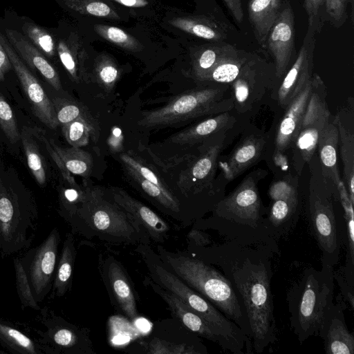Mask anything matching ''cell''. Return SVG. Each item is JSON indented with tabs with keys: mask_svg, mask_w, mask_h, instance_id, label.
Masks as SVG:
<instances>
[{
	"mask_svg": "<svg viewBox=\"0 0 354 354\" xmlns=\"http://www.w3.org/2000/svg\"><path fill=\"white\" fill-rule=\"evenodd\" d=\"M157 250L162 261L173 273L234 322L252 341L245 310L219 269L186 252L169 251L160 245Z\"/></svg>",
	"mask_w": 354,
	"mask_h": 354,
	"instance_id": "cell-4",
	"label": "cell"
},
{
	"mask_svg": "<svg viewBox=\"0 0 354 354\" xmlns=\"http://www.w3.org/2000/svg\"><path fill=\"white\" fill-rule=\"evenodd\" d=\"M12 68L10 60L0 41V81H3L6 74Z\"/></svg>",
	"mask_w": 354,
	"mask_h": 354,
	"instance_id": "cell-51",
	"label": "cell"
},
{
	"mask_svg": "<svg viewBox=\"0 0 354 354\" xmlns=\"http://www.w3.org/2000/svg\"><path fill=\"white\" fill-rule=\"evenodd\" d=\"M338 129L335 116L332 115L320 135L317 150L319 153L320 171L323 179L337 192L342 182L338 167Z\"/></svg>",
	"mask_w": 354,
	"mask_h": 354,
	"instance_id": "cell-26",
	"label": "cell"
},
{
	"mask_svg": "<svg viewBox=\"0 0 354 354\" xmlns=\"http://www.w3.org/2000/svg\"><path fill=\"white\" fill-rule=\"evenodd\" d=\"M59 241V232L54 227L39 245L20 257L35 299L39 304L52 290Z\"/></svg>",
	"mask_w": 354,
	"mask_h": 354,
	"instance_id": "cell-12",
	"label": "cell"
},
{
	"mask_svg": "<svg viewBox=\"0 0 354 354\" xmlns=\"http://www.w3.org/2000/svg\"><path fill=\"white\" fill-rule=\"evenodd\" d=\"M8 41L19 57L31 68L37 71L55 90L62 88L57 72L44 55L27 37L18 31L6 29Z\"/></svg>",
	"mask_w": 354,
	"mask_h": 354,
	"instance_id": "cell-27",
	"label": "cell"
},
{
	"mask_svg": "<svg viewBox=\"0 0 354 354\" xmlns=\"http://www.w3.org/2000/svg\"><path fill=\"white\" fill-rule=\"evenodd\" d=\"M263 174L255 170L246 176L227 196L214 206L213 215L203 228L216 230L224 241L265 250L279 254L278 242L266 225V207L257 183Z\"/></svg>",
	"mask_w": 354,
	"mask_h": 354,
	"instance_id": "cell-2",
	"label": "cell"
},
{
	"mask_svg": "<svg viewBox=\"0 0 354 354\" xmlns=\"http://www.w3.org/2000/svg\"><path fill=\"white\" fill-rule=\"evenodd\" d=\"M235 122V118L229 111L221 113L173 135L170 140L179 145H194L225 132Z\"/></svg>",
	"mask_w": 354,
	"mask_h": 354,
	"instance_id": "cell-28",
	"label": "cell"
},
{
	"mask_svg": "<svg viewBox=\"0 0 354 354\" xmlns=\"http://www.w3.org/2000/svg\"><path fill=\"white\" fill-rule=\"evenodd\" d=\"M0 128L12 143L18 142L21 135L11 106L0 93Z\"/></svg>",
	"mask_w": 354,
	"mask_h": 354,
	"instance_id": "cell-43",
	"label": "cell"
},
{
	"mask_svg": "<svg viewBox=\"0 0 354 354\" xmlns=\"http://www.w3.org/2000/svg\"><path fill=\"white\" fill-rule=\"evenodd\" d=\"M312 86L311 78L298 95L284 109V114L277 125L273 152L277 166L287 164L285 154L290 153L311 93Z\"/></svg>",
	"mask_w": 354,
	"mask_h": 354,
	"instance_id": "cell-18",
	"label": "cell"
},
{
	"mask_svg": "<svg viewBox=\"0 0 354 354\" xmlns=\"http://www.w3.org/2000/svg\"><path fill=\"white\" fill-rule=\"evenodd\" d=\"M40 322L45 330H36L44 354H95L89 330L76 326L47 308H41Z\"/></svg>",
	"mask_w": 354,
	"mask_h": 354,
	"instance_id": "cell-11",
	"label": "cell"
},
{
	"mask_svg": "<svg viewBox=\"0 0 354 354\" xmlns=\"http://www.w3.org/2000/svg\"><path fill=\"white\" fill-rule=\"evenodd\" d=\"M5 352L0 348V353H4Z\"/></svg>",
	"mask_w": 354,
	"mask_h": 354,
	"instance_id": "cell-54",
	"label": "cell"
},
{
	"mask_svg": "<svg viewBox=\"0 0 354 354\" xmlns=\"http://www.w3.org/2000/svg\"><path fill=\"white\" fill-rule=\"evenodd\" d=\"M234 48L230 45L205 48L194 61V72L196 79L201 81L204 77Z\"/></svg>",
	"mask_w": 354,
	"mask_h": 354,
	"instance_id": "cell-36",
	"label": "cell"
},
{
	"mask_svg": "<svg viewBox=\"0 0 354 354\" xmlns=\"http://www.w3.org/2000/svg\"><path fill=\"white\" fill-rule=\"evenodd\" d=\"M235 20L241 23L243 19V10L241 0H223Z\"/></svg>",
	"mask_w": 354,
	"mask_h": 354,
	"instance_id": "cell-50",
	"label": "cell"
},
{
	"mask_svg": "<svg viewBox=\"0 0 354 354\" xmlns=\"http://www.w3.org/2000/svg\"><path fill=\"white\" fill-rule=\"evenodd\" d=\"M50 142L71 174L84 177L90 175L93 165L90 153L79 147L64 148Z\"/></svg>",
	"mask_w": 354,
	"mask_h": 354,
	"instance_id": "cell-33",
	"label": "cell"
},
{
	"mask_svg": "<svg viewBox=\"0 0 354 354\" xmlns=\"http://www.w3.org/2000/svg\"><path fill=\"white\" fill-rule=\"evenodd\" d=\"M268 36L276 77L279 79L286 74L295 50V17L289 2L280 10Z\"/></svg>",
	"mask_w": 354,
	"mask_h": 354,
	"instance_id": "cell-20",
	"label": "cell"
},
{
	"mask_svg": "<svg viewBox=\"0 0 354 354\" xmlns=\"http://www.w3.org/2000/svg\"><path fill=\"white\" fill-rule=\"evenodd\" d=\"M351 1H353V0H351Z\"/></svg>",
	"mask_w": 354,
	"mask_h": 354,
	"instance_id": "cell-55",
	"label": "cell"
},
{
	"mask_svg": "<svg viewBox=\"0 0 354 354\" xmlns=\"http://www.w3.org/2000/svg\"><path fill=\"white\" fill-rule=\"evenodd\" d=\"M37 227L33 207L21 205L17 196L0 192V254L8 257L28 249Z\"/></svg>",
	"mask_w": 354,
	"mask_h": 354,
	"instance_id": "cell-10",
	"label": "cell"
},
{
	"mask_svg": "<svg viewBox=\"0 0 354 354\" xmlns=\"http://www.w3.org/2000/svg\"><path fill=\"white\" fill-rule=\"evenodd\" d=\"M96 32L106 40L123 48L136 51L141 48L140 44L122 29L110 26L95 25Z\"/></svg>",
	"mask_w": 354,
	"mask_h": 354,
	"instance_id": "cell-42",
	"label": "cell"
},
{
	"mask_svg": "<svg viewBox=\"0 0 354 354\" xmlns=\"http://www.w3.org/2000/svg\"><path fill=\"white\" fill-rule=\"evenodd\" d=\"M335 116L339 133V147L343 162V183L351 203H354V106L353 99Z\"/></svg>",
	"mask_w": 354,
	"mask_h": 354,
	"instance_id": "cell-23",
	"label": "cell"
},
{
	"mask_svg": "<svg viewBox=\"0 0 354 354\" xmlns=\"http://www.w3.org/2000/svg\"><path fill=\"white\" fill-rule=\"evenodd\" d=\"M281 7V0H250L248 6L249 18L259 44L267 39L276 21Z\"/></svg>",
	"mask_w": 354,
	"mask_h": 354,
	"instance_id": "cell-30",
	"label": "cell"
},
{
	"mask_svg": "<svg viewBox=\"0 0 354 354\" xmlns=\"http://www.w3.org/2000/svg\"><path fill=\"white\" fill-rule=\"evenodd\" d=\"M111 198L142 226L151 241L162 243L169 238V226L149 207L121 188L111 189Z\"/></svg>",
	"mask_w": 354,
	"mask_h": 354,
	"instance_id": "cell-22",
	"label": "cell"
},
{
	"mask_svg": "<svg viewBox=\"0 0 354 354\" xmlns=\"http://www.w3.org/2000/svg\"><path fill=\"white\" fill-rule=\"evenodd\" d=\"M38 137H39L40 140L44 142V144H45L46 148L48 153L50 155L52 159L59 169L64 178L70 184V185L78 186L76 182L75 181L73 177L71 176V174L66 168L61 158L55 151V149H53L48 139L42 134H39Z\"/></svg>",
	"mask_w": 354,
	"mask_h": 354,
	"instance_id": "cell-48",
	"label": "cell"
},
{
	"mask_svg": "<svg viewBox=\"0 0 354 354\" xmlns=\"http://www.w3.org/2000/svg\"><path fill=\"white\" fill-rule=\"evenodd\" d=\"M58 124H66L77 118H82L92 127L99 130L97 121L90 112L83 106L75 102L61 100L57 106H55Z\"/></svg>",
	"mask_w": 354,
	"mask_h": 354,
	"instance_id": "cell-39",
	"label": "cell"
},
{
	"mask_svg": "<svg viewBox=\"0 0 354 354\" xmlns=\"http://www.w3.org/2000/svg\"><path fill=\"white\" fill-rule=\"evenodd\" d=\"M135 250L144 261L148 270L149 279L165 290L173 293L201 317L220 337L222 349L234 354L252 353V341L243 330L173 273L149 244L139 243Z\"/></svg>",
	"mask_w": 354,
	"mask_h": 354,
	"instance_id": "cell-5",
	"label": "cell"
},
{
	"mask_svg": "<svg viewBox=\"0 0 354 354\" xmlns=\"http://www.w3.org/2000/svg\"><path fill=\"white\" fill-rule=\"evenodd\" d=\"M0 344L13 354H44L37 339L2 319H0Z\"/></svg>",
	"mask_w": 354,
	"mask_h": 354,
	"instance_id": "cell-31",
	"label": "cell"
},
{
	"mask_svg": "<svg viewBox=\"0 0 354 354\" xmlns=\"http://www.w3.org/2000/svg\"><path fill=\"white\" fill-rule=\"evenodd\" d=\"M77 10L81 12L84 11L86 13L96 17L118 18V15L108 5L101 1H93L86 3L82 1L77 8Z\"/></svg>",
	"mask_w": 354,
	"mask_h": 354,
	"instance_id": "cell-47",
	"label": "cell"
},
{
	"mask_svg": "<svg viewBox=\"0 0 354 354\" xmlns=\"http://www.w3.org/2000/svg\"><path fill=\"white\" fill-rule=\"evenodd\" d=\"M171 24L187 32L205 39L218 41L223 38V34L217 26L209 21L178 18Z\"/></svg>",
	"mask_w": 354,
	"mask_h": 354,
	"instance_id": "cell-38",
	"label": "cell"
},
{
	"mask_svg": "<svg viewBox=\"0 0 354 354\" xmlns=\"http://www.w3.org/2000/svg\"><path fill=\"white\" fill-rule=\"evenodd\" d=\"M73 232L113 245L149 244L142 226L97 187H88L75 212L66 220Z\"/></svg>",
	"mask_w": 354,
	"mask_h": 354,
	"instance_id": "cell-3",
	"label": "cell"
},
{
	"mask_svg": "<svg viewBox=\"0 0 354 354\" xmlns=\"http://www.w3.org/2000/svg\"><path fill=\"white\" fill-rule=\"evenodd\" d=\"M62 133L71 146L80 148L88 143L90 136H92L93 140H96L99 130L84 119L77 118L62 125Z\"/></svg>",
	"mask_w": 354,
	"mask_h": 354,
	"instance_id": "cell-35",
	"label": "cell"
},
{
	"mask_svg": "<svg viewBox=\"0 0 354 354\" xmlns=\"http://www.w3.org/2000/svg\"><path fill=\"white\" fill-rule=\"evenodd\" d=\"M312 83L311 93L290 153L291 164L299 176L313 159L320 135L332 115L326 102V86L317 73L312 75Z\"/></svg>",
	"mask_w": 354,
	"mask_h": 354,
	"instance_id": "cell-9",
	"label": "cell"
},
{
	"mask_svg": "<svg viewBox=\"0 0 354 354\" xmlns=\"http://www.w3.org/2000/svg\"><path fill=\"white\" fill-rule=\"evenodd\" d=\"M111 136H112L110 138L111 140H120V137L122 136V134H121L120 129H116V130H115L112 132ZM120 142H122L109 141L110 146L113 149V151L115 149H117V150L120 149Z\"/></svg>",
	"mask_w": 354,
	"mask_h": 354,
	"instance_id": "cell-53",
	"label": "cell"
},
{
	"mask_svg": "<svg viewBox=\"0 0 354 354\" xmlns=\"http://www.w3.org/2000/svg\"><path fill=\"white\" fill-rule=\"evenodd\" d=\"M59 57L71 77L75 82H80L84 79V73L82 66L78 62L75 53L67 45L66 42L60 40L57 46Z\"/></svg>",
	"mask_w": 354,
	"mask_h": 354,
	"instance_id": "cell-44",
	"label": "cell"
},
{
	"mask_svg": "<svg viewBox=\"0 0 354 354\" xmlns=\"http://www.w3.org/2000/svg\"><path fill=\"white\" fill-rule=\"evenodd\" d=\"M225 133L205 148L200 156L183 170L177 181L181 193L186 197L212 191L217 160L223 147Z\"/></svg>",
	"mask_w": 354,
	"mask_h": 354,
	"instance_id": "cell-17",
	"label": "cell"
},
{
	"mask_svg": "<svg viewBox=\"0 0 354 354\" xmlns=\"http://www.w3.org/2000/svg\"><path fill=\"white\" fill-rule=\"evenodd\" d=\"M0 41L30 103L33 113L46 127L52 129H56L59 124L53 103L48 97L37 79L29 71L7 38L1 32Z\"/></svg>",
	"mask_w": 354,
	"mask_h": 354,
	"instance_id": "cell-15",
	"label": "cell"
},
{
	"mask_svg": "<svg viewBox=\"0 0 354 354\" xmlns=\"http://www.w3.org/2000/svg\"><path fill=\"white\" fill-rule=\"evenodd\" d=\"M316 31L308 27L303 45L292 66L286 73L277 88H274V99L284 110L298 95L312 78L313 52Z\"/></svg>",
	"mask_w": 354,
	"mask_h": 354,
	"instance_id": "cell-16",
	"label": "cell"
},
{
	"mask_svg": "<svg viewBox=\"0 0 354 354\" xmlns=\"http://www.w3.org/2000/svg\"><path fill=\"white\" fill-rule=\"evenodd\" d=\"M266 142L263 136L259 134H252L242 139L220 162L225 179L232 180L252 166L259 159Z\"/></svg>",
	"mask_w": 354,
	"mask_h": 354,
	"instance_id": "cell-25",
	"label": "cell"
},
{
	"mask_svg": "<svg viewBox=\"0 0 354 354\" xmlns=\"http://www.w3.org/2000/svg\"><path fill=\"white\" fill-rule=\"evenodd\" d=\"M143 283L149 286L167 304L173 315L189 331L222 347V342L217 333L194 311L189 308L173 293L154 283L149 277Z\"/></svg>",
	"mask_w": 354,
	"mask_h": 354,
	"instance_id": "cell-24",
	"label": "cell"
},
{
	"mask_svg": "<svg viewBox=\"0 0 354 354\" xmlns=\"http://www.w3.org/2000/svg\"><path fill=\"white\" fill-rule=\"evenodd\" d=\"M246 62L247 59L240 55L234 48L203 77L201 82L230 84L239 75Z\"/></svg>",
	"mask_w": 354,
	"mask_h": 354,
	"instance_id": "cell-32",
	"label": "cell"
},
{
	"mask_svg": "<svg viewBox=\"0 0 354 354\" xmlns=\"http://www.w3.org/2000/svg\"><path fill=\"white\" fill-rule=\"evenodd\" d=\"M21 138L28 167L37 183L44 185L46 180V174L39 151L35 142L25 132L22 133Z\"/></svg>",
	"mask_w": 354,
	"mask_h": 354,
	"instance_id": "cell-40",
	"label": "cell"
},
{
	"mask_svg": "<svg viewBox=\"0 0 354 354\" xmlns=\"http://www.w3.org/2000/svg\"><path fill=\"white\" fill-rule=\"evenodd\" d=\"M325 0H305L304 8L308 18V27L313 28L316 32L321 27L319 12Z\"/></svg>",
	"mask_w": 354,
	"mask_h": 354,
	"instance_id": "cell-49",
	"label": "cell"
},
{
	"mask_svg": "<svg viewBox=\"0 0 354 354\" xmlns=\"http://www.w3.org/2000/svg\"><path fill=\"white\" fill-rule=\"evenodd\" d=\"M327 13L336 27H341L346 19V0H325Z\"/></svg>",
	"mask_w": 354,
	"mask_h": 354,
	"instance_id": "cell-46",
	"label": "cell"
},
{
	"mask_svg": "<svg viewBox=\"0 0 354 354\" xmlns=\"http://www.w3.org/2000/svg\"><path fill=\"white\" fill-rule=\"evenodd\" d=\"M334 267H310L287 292L290 325L300 344L317 335L324 316L333 304Z\"/></svg>",
	"mask_w": 354,
	"mask_h": 354,
	"instance_id": "cell-6",
	"label": "cell"
},
{
	"mask_svg": "<svg viewBox=\"0 0 354 354\" xmlns=\"http://www.w3.org/2000/svg\"><path fill=\"white\" fill-rule=\"evenodd\" d=\"M192 248L196 257L219 269L232 285L249 321L252 350L259 354L274 344L277 329L271 288L274 255L227 241Z\"/></svg>",
	"mask_w": 354,
	"mask_h": 354,
	"instance_id": "cell-1",
	"label": "cell"
},
{
	"mask_svg": "<svg viewBox=\"0 0 354 354\" xmlns=\"http://www.w3.org/2000/svg\"><path fill=\"white\" fill-rule=\"evenodd\" d=\"M271 80L263 71H257L253 64L245 62L236 78L230 84L234 108L239 113L252 109L271 88Z\"/></svg>",
	"mask_w": 354,
	"mask_h": 354,
	"instance_id": "cell-21",
	"label": "cell"
},
{
	"mask_svg": "<svg viewBox=\"0 0 354 354\" xmlns=\"http://www.w3.org/2000/svg\"><path fill=\"white\" fill-rule=\"evenodd\" d=\"M347 303L341 293L326 312L317 336L324 341L326 354H353L354 335L346 324Z\"/></svg>",
	"mask_w": 354,
	"mask_h": 354,
	"instance_id": "cell-19",
	"label": "cell"
},
{
	"mask_svg": "<svg viewBox=\"0 0 354 354\" xmlns=\"http://www.w3.org/2000/svg\"><path fill=\"white\" fill-rule=\"evenodd\" d=\"M95 75L97 83L106 91L113 90L119 79V71L113 63L102 62L95 68Z\"/></svg>",
	"mask_w": 354,
	"mask_h": 354,
	"instance_id": "cell-45",
	"label": "cell"
},
{
	"mask_svg": "<svg viewBox=\"0 0 354 354\" xmlns=\"http://www.w3.org/2000/svg\"><path fill=\"white\" fill-rule=\"evenodd\" d=\"M15 281L17 295L21 305L22 309L30 308L35 310H39L41 308L39 304L35 299L28 277L21 259V257H16L13 260Z\"/></svg>",
	"mask_w": 354,
	"mask_h": 354,
	"instance_id": "cell-37",
	"label": "cell"
},
{
	"mask_svg": "<svg viewBox=\"0 0 354 354\" xmlns=\"http://www.w3.org/2000/svg\"><path fill=\"white\" fill-rule=\"evenodd\" d=\"M144 353L152 354H207L206 347L201 343H174L153 337L142 344Z\"/></svg>",
	"mask_w": 354,
	"mask_h": 354,
	"instance_id": "cell-34",
	"label": "cell"
},
{
	"mask_svg": "<svg viewBox=\"0 0 354 354\" xmlns=\"http://www.w3.org/2000/svg\"><path fill=\"white\" fill-rule=\"evenodd\" d=\"M271 203L266 209L265 221L272 237L277 242L295 227L300 213L297 187L286 180L274 183L269 191Z\"/></svg>",
	"mask_w": 354,
	"mask_h": 354,
	"instance_id": "cell-13",
	"label": "cell"
},
{
	"mask_svg": "<svg viewBox=\"0 0 354 354\" xmlns=\"http://www.w3.org/2000/svg\"><path fill=\"white\" fill-rule=\"evenodd\" d=\"M76 254L73 234L68 232L65 236L57 263L51 290L52 298L62 297L71 290Z\"/></svg>",
	"mask_w": 354,
	"mask_h": 354,
	"instance_id": "cell-29",
	"label": "cell"
},
{
	"mask_svg": "<svg viewBox=\"0 0 354 354\" xmlns=\"http://www.w3.org/2000/svg\"><path fill=\"white\" fill-rule=\"evenodd\" d=\"M22 30L28 38L44 55L52 57L55 54V42L52 36L43 28L32 22H26Z\"/></svg>",
	"mask_w": 354,
	"mask_h": 354,
	"instance_id": "cell-41",
	"label": "cell"
},
{
	"mask_svg": "<svg viewBox=\"0 0 354 354\" xmlns=\"http://www.w3.org/2000/svg\"><path fill=\"white\" fill-rule=\"evenodd\" d=\"M338 193L317 171L312 168L306 203V216L310 232L321 251L322 265L335 267L342 248V226L344 215L339 216L335 202Z\"/></svg>",
	"mask_w": 354,
	"mask_h": 354,
	"instance_id": "cell-7",
	"label": "cell"
},
{
	"mask_svg": "<svg viewBox=\"0 0 354 354\" xmlns=\"http://www.w3.org/2000/svg\"><path fill=\"white\" fill-rule=\"evenodd\" d=\"M99 270L114 308L129 319L138 317L135 291L122 263L111 254L99 258Z\"/></svg>",
	"mask_w": 354,
	"mask_h": 354,
	"instance_id": "cell-14",
	"label": "cell"
},
{
	"mask_svg": "<svg viewBox=\"0 0 354 354\" xmlns=\"http://www.w3.org/2000/svg\"><path fill=\"white\" fill-rule=\"evenodd\" d=\"M228 86L205 87L184 92L157 109L142 113L138 124L145 127L169 126L206 115L218 114L234 108Z\"/></svg>",
	"mask_w": 354,
	"mask_h": 354,
	"instance_id": "cell-8",
	"label": "cell"
},
{
	"mask_svg": "<svg viewBox=\"0 0 354 354\" xmlns=\"http://www.w3.org/2000/svg\"><path fill=\"white\" fill-rule=\"evenodd\" d=\"M115 1L129 7H143L147 5L145 0H114Z\"/></svg>",
	"mask_w": 354,
	"mask_h": 354,
	"instance_id": "cell-52",
	"label": "cell"
}]
</instances>
